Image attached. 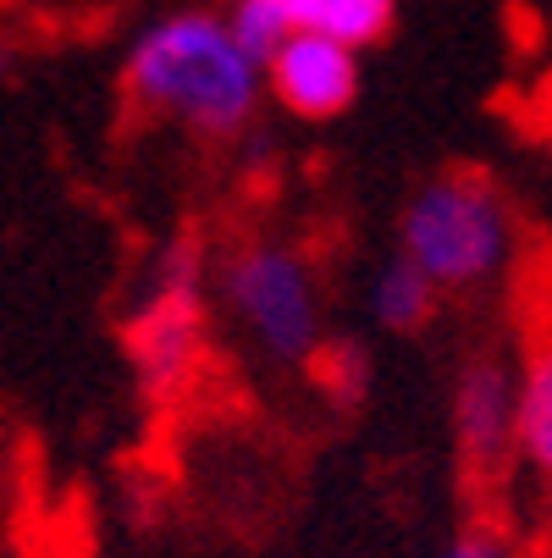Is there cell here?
<instances>
[{
    "label": "cell",
    "instance_id": "cell-1",
    "mask_svg": "<svg viewBox=\"0 0 552 558\" xmlns=\"http://www.w3.org/2000/svg\"><path fill=\"white\" fill-rule=\"evenodd\" d=\"M122 95L205 144H232L260 122L266 77L216 7H172L122 50Z\"/></svg>",
    "mask_w": 552,
    "mask_h": 558
},
{
    "label": "cell",
    "instance_id": "cell-2",
    "mask_svg": "<svg viewBox=\"0 0 552 558\" xmlns=\"http://www.w3.org/2000/svg\"><path fill=\"white\" fill-rule=\"evenodd\" d=\"M210 304H216L210 238L194 227L167 232L149 250L122 322L127 376L144 410H172L194 387L210 349Z\"/></svg>",
    "mask_w": 552,
    "mask_h": 558
},
{
    "label": "cell",
    "instance_id": "cell-3",
    "mask_svg": "<svg viewBox=\"0 0 552 558\" xmlns=\"http://www.w3.org/2000/svg\"><path fill=\"white\" fill-rule=\"evenodd\" d=\"M398 255L447 293H481L503 282L519 260L514 199L487 172H437L398 210Z\"/></svg>",
    "mask_w": 552,
    "mask_h": 558
},
{
    "label": "cell",
    "instance_id": "cell-4",
    "mask_svg": "<svg viewBox=\"0 0 552 558\" xmlns=\"http://www.w3.org/2000/svg\"><path fill=\"white\" fill-rule=\"evenodd\" d=\"M216 304L232 315V327L249 349L282 371H304L332 332L315 266L287 238H244L216 255Z\"/></svg>",
    "mask_w": 552,
    "mask_h": 558
},
{
    "label": "cell",
    "instance_id": "cell-5",
    "mask_svg": "<svg viewBox=\"0 0 552 558\" xmlns=\"http://www.w3.org/2000/svg\"><path fill=\"white\" fill-rule=\"evenodd\" d=\"M398 0H226V23L249 56H271L287 34H327L348 50H370L392 34Z\"/></svg>",
    "mask_w": 552,
    "mask_h": 558
},
{
    "label": "cell",
    "instance_id": "cell-6",
    "mask_svg": "<svg viewBox=\"0 0 552 558\" xmlns=\"http://www.w3.org/2000/svg\"><path fill=\"white\" fill-rule=\"evenodd\" d=\"M447 426L453 448L476 475H498L514 459L519 426V365L503 354H469L447 392Z\"/></svg>",
    "mask_w": 552,
    "mask_h": 558
},
{
    "label": "cell",
    "instance_id": "cell-7",
    "mask_svg": "<svg viewBox=\"0 0 552 558\" xmlns=\"http://www.w3.org/2000/svg\"><path fill=\"white\" fill-rule=\"evenodd\" d=\"M266 100L298 122H332L359 100V50L327 34H287L266 61Z\"/></svg>",
    "mask_w": 552,
    "mask_h": 558
},
{
    "label": "cell",
    "instance_id": "cell-8",
    "mask_svg": "<svg viewBox=\"0 0 552 558\" xmlns=\"http://www.w3.org/2000/svg\"><path fill=\"white\" fill-rule=\"evenodd\" d=\"M365 310H370L376 332H387V338H415V332H426V327L437 322L442 293L431 288L426 271H415L404 255H392V260L370 277Z\"/></svg>",
    "mask_w": 552,
    "mask_h": 558
},
{
    "label": "cell",
    "instance_id": "cell-9",
    "mask_svg": "<svg viewBox=\"0 0 552 558\" xmlns=\"http://www.w3.org/2000/svg\"><path fill=\"white\" fill-rule=\"evenodd\" d=\"M514 459L530 464L552 487V338L519 365V426H514Z\"/></svg>",
    "mask_w": 552,
    "mask_h": 558
},
{
    "label": "cell",
    "instance_id": "cell-10",
    "mask_svg": "<svg viewBox=\"0 0 552 558\" xmlns=\"http://www.w3.org/2000/svg\"><path fill=\"white\" fill-rule=\"evenodd\" d=\"M304 371H309L315 387H321L332 404H343V410L365 404L370 387H376V365H370V354H365L359 338H327L321 349H315V360H309Z\"/></svg>",
    "mask_w": 552,
    "mask_h": 558
},
{
    "label": "cell",
    "instance_id": "cell-11",
    "mask_svg": "<svg viewBox=\"0 0 552 558\" xmlns=\"http://www.w3.org/2000/svg\"><path fill=\"white\" fill-rule=\"evenodd\" d=\"M431 558H514V547H508V536L498 525H464Z\"/></svg>",
    "mask_w": 552,
    "mask_h": 558
},
{
    "label": "cell",
    "instance_id": "cell-12",
    "mask_svg": "<svg viewBox=\"0 0 552 558\" xmlns=\"http://www.w3.org/2000/svg\"><path fill=\"white\" fill-rule=\"evenodd\" d=\"M232 144H238V172H244V178H255V183H260V178H277L282 149H277V138H271L260 122H255L244 138H232Z\"/></svg>",
    "mask_w": 552,
    "mask_h": 558
}]
</instances>
